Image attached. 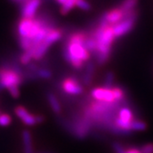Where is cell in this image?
Masks as SVG:
<instances>
[{
  "mask_svg": "<svg viewBox=\"0 0 153 153\" xmlns=\"http://www.w3.org/2000/svg\"><path fill=\"white\" fill-rule=\"evenodd\" d=\"M87 35L81 31L70 34L62 50L64 59L76 70L82 69L91 56L85 46Z\"/></svg>",
  "mask_w": 153,
  "mask_h": 153,
  "instance_id": "obj_1",
  "label": "cell"
},
{
  "mask_svg": "<svg viewBox=\"0 0 153 153\" xmlns=\"http://www.w3.org/2000/svg\"><path fill=\"white\" fill-rule=\"evenodd\" d=\"M90 35L96 41V51L94 54L96 62L99 66H102L110 59L112 44L116 38L113 27L110 25L100 23Z\"/></svg>",
  "mask_w": 153,
  "mask_h": 153,
  "instance_id": "obj_2",
  "label": "cell"
},
{
  "mask_svg": "<svg viewBox=\"0 0 153 153\" xmlns=\"http://www.w3.org/2000/svg\"><path fill=\"white\" fill-rule=\"evenodd\" d=\"M23 75L21 70L12 66L0 67V92L8 89L12 97L18 98L20 95L19 86L23 82Z\"/></svg>",
  "mask_w": 153,
  "mask_h": 153,
  "instance_id": "obj_3",
  "label": "cell"
},
{
  "mask_svg": "<svg viewBox=\"0 0 153 153\" xmlns=\"http://www.w3.org/2000/svg\"><path fill=\"white\" fill-rule=\"evenodd\" d=\"M62 35H63V32L60 28L55 27L50 30L46 38L34 49L33 60L37 61L42 60L44 55H46V53L48 52L49 48L57 41H59L62 38Z\"/></svg>",
  "mask_w": 153,
  "mask_h": 153,
  "instance_id": "obj_4",
  "label": "cell"
},
{
  "mask_svg": "<svg viewBox=\"0 0 153 153\" xmlns=\"http://www.w3.org/2000/svg\"><path fill=\"white\" fill-rule=\"evenodd\" d=\"M136 19L137 13L135 10L126 13L123 21H121L117 24L112 26L116 38H121V37L125 36L128 33H130L133 30V28L134 27Z\"/></svg>",
  "mask_w": 153,
  "mask_h": 153,
  "instance_id": "obj_5",
  "label": "cell"
},
{
  "mask_svg": "<svg viewBox=\"0 0 153 153\" xmlns=\"http://www.w3.org/2000/svg\"><path fill=\"white\" fill-rule=\"evenodd\" d=\"M134 120V115L128 107H123L118 112V117L115 119V128L123 133L130 132V124Z\"/></svg>",
  "mask_w": 153,
  "mask_h": 153,
  "instance_id": "obj_6",
  "label": "cell"
},
{
  "mask_svg": "<svg viewBox=\"0 0 153 153\" xmlns=\"http://www.w3.org/2000/svg\"><path fill=\"white\" fill-rule=\"evenodd\" d=\"M42 2V0H27L21 4V18H35Z\"/></svg>",
  "mask_w": 153,
  "mask_h": 153,
  "instance_id": "obj_7",
  "label": "cell"
},
{
  "mask_svg": "<svg viewBox=\"0 0 153 153\" xmlns=\"http://www.w3.org/2000/svg\"><path fill=\"white\" fill-rule=\"evenodd\" d=\"M125 16V13L121 10L119 7L114 8L109 10L106 12H105L102 15L101 19L100 21V24H105V25H110V26H114L117 24L118 22L123 20Z\"/></svg>",
  "mask_w": 153,
  "mask_h": 153,
  "instance_id": "obj_8",
  "label": "cell"
},
{
  "mask_svg": "<svg viewBox=\"0 0 153 153\" xmlns=\"http://www.w3.org/2000/svg\"><path fill=\"white\" fill-rule=\"evenodd\" d=\"M61 88L65 93L71 95H79L83 92V87L81 82L73 76L66 77L61 82Z\"/></svg>",
  "mask_w": 153,
  "mask_h": 153,
  "instance_id": "obj_9",
  "label": "cell"
},
{
  "mask_svg": "<svg viewBox=\"0 0 153 153\" xmlns=\"http://www.w3.org/2000/svg\"><path fill=\"white\" fill-rule=\"evenodd\" d=\"M91 96L97 101H102L106 103H115L116 99L112 92L111 88L105 87H96L94 88L90 92Z\"/></svg>",
  "mask_w": 153,
  "mask_h": 153,
  "instance_id": "obj_10",
  "label": "cell"
},
{
  "mask_svg": "<svg viewBox=\"0 0 153 153\" xmlns=\"http://www.w3.org/2000/svg\"><path fill=\"white\" fill-rule=\"evenodd\" d=\"M15 113L22 120V122L27 126H34L37 124L36 116L31 114L24 106L19 105L15 108Z\"/></svg>",
  "mask_w": 153,
  "mask_h": 153,
  "instance_id": "obj_11",
  "label": "cell"
},
{
  "mask_svg": "<svg viewBox=\"0 0 153 153\" xmlns=\"http://www.w3.org/2000/svg\"><path fill=\"white\" fill-rule=\"evenodd\" d=\"M94 71H95V65L92 61L88 62L86 70L83 73L82 76V83L86 86H89L92 82H93L94 75Z\"/></svg>",
  "mask_w": 153,
  "mask_h": 153,
  "instance_id": "obj_12",
  "label": "cell"
},
{
  "mask_svg": "<svg viewBox=\"0 0 153 153\" xmlns=\"http://www.w3.org/2000/svg\"><path fill=\"white\" fill-rule=\"evenodd\" d=\"M47 100L53 112L56 115H60L61 113V105H60L59 100L55 95V94L49 92L47 94Z\"/></svg>",
  "mask_w": 153,
  "mask_h": 153,
  "instance_id": "obj_13",
  "label": "cell"
},
{
  "mask_svg": "<svg viewBox=\"0 0 153 153\" xmlns=\"http://www.w3.org/2000/svg\"><path fill=\"white\" fill-rule=\"evenodd\" d=\"M22 140H23V147L24 153H33V143H32V135L28 130H23L22 132Z\"/></svg>",
  "mask_w": 153,
  "mask_h": 153,
  "instance_id": "obj_14",
  "label": "cell"
},
{
  "mask_svg": "<svg viewBox=\"0 0 153 153\" xmlns=\"http://www.w3.org/2000/svg\"><path fill=\"white\" fill-rule=\"evenodd\" d=\"M137 4H138V0H123L119 8L126 14L128 12L134 10Z\"/></svg>",
  "mask_w": 153,
  "mask_h": 153,
  "instance_id": "obj_15",
  "label": "cell"
},
{
  "mask_svg": "<svg viewBox=\"0 0 153 153\" xmlns=\"http://www.w3.org/2000/svg\"><path fill=\"white\" fill-rule=\"evenodd\" d=\"M147 128V123L140 119H134L130 124V131H145Z\"/></svg>",
  "mask_w": 153,
  "mask_h": 153,
  "instance_id": "obj_16",
  "label": "cell"
},
{
  "mask_svg": "<svg viewBox=\"0 0 153 153\" xmlns=\"http://www.w3.org/2000/svg\"><path fill=\"white\" fill-rule=\"evenodd\" d=\"M76 0H66L60 5V12L61 15H67L70 11L76 6Z\"/></svg>",
  "mask_w": 153,
  "mask_h": 153,
  "instance_id": "obj_17",
  "label": "cell"
},
{
  "mask_svg": "<svg viewBox=\"0 0 153 153\" xmlns=\"http://www.w3.org/2000/svg\"><path fill=\"white\" fill-rule=\"evenodd\" d=\"M34 73L36 76L38 78H42V79H49L52 77V72L51 71H49V69H45V68H40L38 67V69Z\"/></svg>",
  "mask_w": 153,
  "mask_h": 153,
  "instance_id": "obj_18",
  "label": "cell"
},
{
  "mask_svg": "<svg viewBox=\"0 0 153 153\" xmlns=\"http://www.w3.org/2000/svg\"><path fill=\"white\" fill-rule=\"evenodd\" d=\"M112 92L114 94V97L116 99V101H120L125 97V91L123 88H122L119 86H113L111 88Z\"/></svg>",
  "mask_w": 153,
  "mask_h": 153,
  "instance_id": "obj_19",
  "label": "cell"
},
{
  "mask_svg": "<svg viewBox=\"0 0 153 153\" xmlns=\"http://www.w3.org/2000/svg\"><path fill=\"white\" fill-rule=\"evenodd\" d=\"M115 79V75L112 71H108L105 76V82H104V87L111 88L113 87V82Z\"/></svg>",
  "mask_w": 153,
  "mask_h": 153,
  "instance_id": "obj_20",
  "label": "cell"
},
{
  "mask_svg": "<svg viewBox=\"0 0 153 153\" xmlns=\"http://www.w3.org/2000/svg\"><path fill=\"white\" fill-rule=\"evenodd\" d=\"M12 118L9 114L6 113H2L0 114V126L2 127H7L11 123Z\"/></svg>",
  "mask_w": 153,
  "mask_h": 153,
  "instance_id": "obj_21",
  "label": "cell"
},
{
  "mask_svg": "<svg viewBox=\"0 0 153 153\" xmlns=\"http://www.w3.org/2000/svg\"><path fill=\"white\" fill-rule=\"evenodd\" d=\"M76 7L84 11L89 10L91 9V5L87 0H76Z\"/></svg>",
  "mask_w": 153,
  "mask_h": 153,
  "instance_id": "obj_22",
  "label": "cell"
},
{
  "mask_svg": "<svg viewBox=\"0 0 153 153\" xmlns=\"http://www.w3.org/2000/svg\"><path fill=\"white\" fill-rule=\"evenodd\" d=\"M112 148H113V150L116 153H124L126 150L123 144H121L120 142H113Z\"/></svg>",
  "mask_w": 153,
  "mask_h": 153,
  "instance_id": "obj_23",
  "label": "cell"
},
{
  "mask_svg": "<svg viewBox=\"0 0 153 153\" xmlns=\"http://www.w3.org/2000/svg\"><path fill=\"white\" fill-rule=\"evenodd\" d=\"M140 149L141 153H153V143L145 144Z\"/></svg>",
  "mask_w": 153,
  "mask_h": 153,
  "instance_id": "obj_24",
  "label": "cell"
},
{
  "mask_svg": "<svg viewBox=\"0 0 153 153\" xmlns=\"http://www.w3.org/2000/svg\"><path fill=\"white\" fill-rule=\"evenodd\" d=\"M124 153H141L140 149L137 147H129L126 148Z\"/></svg>",
  "mask_w": 153,
  "mask_h": 153,
  "instance_id": "obj_25",
  "label": "cell"
},
{
  "mask_svg": "<svg viewBox=\"0 0 153 153\" xmlns=\"http://www.w3.org/2000/svg\"><path fill=\"white\" fill-rule=\"evenodd\" d=\"M36 120H37V123H42L44 121V117L42 115H37Z\"/></svg>",
  "mask_w": 153,
  "mask_h": 153,
  "instance_id": "obj_26",
  "label": "cell"
},
{
  "mask_svg": "<svg viewBox=\"0 0 153 153\" xmlns=\"http://www.w3.org/2000/svg\"><path fill=\"white\" fill-rule=\"evenodd\" d=\"M38 153H53V152H38Z\"/></svg>",
  "mask_w": 153,
  "mask_h": 153,
  "instance_id": "obj_27",
  "label": "cell"
},
{
  "mask_svg": "<svg viewBox=\"0 0 153 153\" xmlns=\"http://www.w3.org/2000/svg\"><path fill=\"white\" fill-rule=\"evenodd\" d=\"M0 114H1V113H0Z\"/></svg>",
  "mask_w": 153,
  "mask_h": 153,
  "instance_id": "obj_28",
  "label": "cell"
}]
</instances>
